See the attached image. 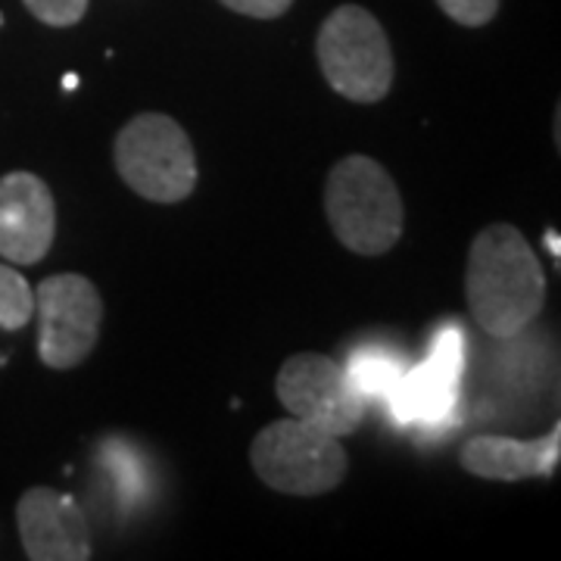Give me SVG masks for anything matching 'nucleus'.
Segmentation results:
<instances>
[{"mask_svg":"<svg viewBox=\"0 0 561 561\" xmlns=\"http://www.w3.org/2000/svg\"><path fill=\"white\" fill-rule=\"evenodd\" d=\"M437 3L449 20L468 28H481L500 13V0H437Z\"/></svg>","mask_w":561,"mask_h":561,"instance_id":"2eb2a0df","label":"nucleus"},{"mask_svg":"<svg viewBox=\"0 0 561 561\" xmlns=\"http://www.w3.org/2000/svg\"><path fill=\"white\" fill-rule=\"evenodd\" d=\"M250 465L265 486L287 496L331 493L350 471L341 437H331L294 415L262 427L250 446Z\"/></svg>","mask_w":561,"mask_h":561,"instance_id":"39448f33","label":"nucleus"},{"mask_svg":"<svg viewBox=\"0 0 561 561\" xmlns=\"http://www.w3.org/2000/svg\"><path fill=\"white\" fill-rule=\"evenodd\" d=\"M280 405L331 437H350L365 419V397L353 387L346 368L321 353H300L280 365L275 378Z\"/></svg>","mask_w":561,"mask_h":561,"instance_id":"0eeeda50","label":"nucleus"},{"mask_svg":"<svg viewBox=\"0 0 561 561\" xmlns=\"http://www.w3.org/2000/svg\"><path fill=\"white\" fill-rule=\"evenodd\" d=\"M38 316V356L47 368L69 371L91 356L101 341L103 300L94 280L60 272L35 290Z\"/></svg>","mask_w":561,"mask_h":561,"instance_id":"423d86ee","label":"nucleus"},{"mask_svg":"<svg viewBox=\"0 0 561 561\" xmlns=\"http://www.w3.org/2000/svg\"><path fill=\"white\" fill-rule=\"evenodd\" d=\"M346 375H350L353 387L368 400L371 393L381 397V393H393L400 387L402 362L387 353H359L346 365Z\"/></svg>","mask_w":561,"mask_h":561,"instance_id":"f8f14e48","label":"nucleus"},{"mask_svg":"<svg viewBox=\"0 0 561 561\" xmlns=\"http://www.w3.org/2000/svg\"><path fill=\"white\" fill-rule=\"evenodd\" d=\"M321 76L353 103H381L397 76L383 25L365 7L343 3L321 22L316 38Z\"/></svg>","mask_w":561,"mask_h":561,"instance_id":"7ed1b4c3","label":"nucleus"},{"mask_svg":"<svg viewBox=\"0 0 561 561\" xmlns=\"http://www.w3.org/2000/svg\"><path fill=\"white\" fill-rule=\"evenodd\" d=\"M461 371V337L456 331H443L427 365H421L419 371H412L409 378H402L400 387L393 390L397 397V415L405 419L437 421L449 412L453 397H456V383Z\"/></svg>","mask_w":561,"mask_h":561,"instance_id":"9b49d317","label":"nucleus"},{"mask_svg":"<svg viewBox=\"0 0 561 561\" xmlns=\"http://www.w3.org/2000/svg\"><path fill=\"white\" fill-rule=\"evenodd\" d=\"M465 297L474 324H481L496 341L518 337L540 316L546 302V272L515 225H486L471 241Z\"/></svg>","mask_w":561,"mask_h":561,"instance_id":"f257e3e1","label":"nucleus"},{"mask_svg":"<svg viewBox=\"0 0 561 561\" xmlns=\"http://www.w3.org/2000/svg\"><path fill=\"white\" fill-rule=\"evenodd\" d=\"M324 213L337 241L356 256H383L402 238L400 187L381 162L353 153L324 181Z\"/></svg>","mask_w":561,"mask_h":561,"instance_id":"f03ea898","label":"nucleus"},{"mask_svg":"<svg viewBox=\"0 0 561 561\" xmlns=\"http://www.w3.org/2000/svg\"><path fill=\"white\" fill-rule=\"evenodd\" d=\"M22 3L35 20L54 28L76 25L88 13V0H22Z\"/></svg>","mask_w":561,"mask_h":561,"instance_id":"4468645a","label":"nucleus"},{"mask_svg":"<svg viewBox=\"0 0 561 561\" xmlns=\"http://www.w3.org/2000/svg\"><path fill=\"white\" fill-rule=\"evenodd\" d=\"M219 3L250 20H278L294 7V0H219Z\"/></svg>","mask_w":561,"mask_h":561,"instance_id":"dca6fc26","label":"nucleus"},{"mask_svg":"<svg viewBox=\"0 0 561 561\" xmlns=\"http://www.w3.org/2000/svg\"><path fill=\"white\" fill-rule=\"evenodd\" d=\"M57 238V206L50 187L32 172L0 179V256L13 265H35Z\"/></svg>","mask_w":561,"mask_h":561,"instance_id":"1a4fd4ad","label":"nucleus"},{"mask_svg":"<svg viewBox=\"0 0 561 561\" xmlns=\"http://www.w3.org/2000/svg\"><path fill=\"white\" fill-rule=\"evenodd\" d=\"M0 22H3V16H0Z\"/></svg>","mask_w":561,"mask_h":561,"instance_id":"f3484780","label":"nucleus"},{"mask_svg":"<svg viewBox=\"0 0 561 561\" xmlns=\"http://www.w3.org/2000/svg\"><path fill=\"white\" fill-rule=\"evenodd\" d=\"M116 172L150 203H181L197 187V153L172 116L140 113L116 135Z\"/></svg>","mask_w":561,"mask_h":561,"instance_id":"20e7f679","label":"nucleus"},{"mask_svg":"<svg viewBox=\"0 0 561 561\" xmlns=\"http://www.w3.org/2000/svg\"><path fill=\"white\" fill-rule=\"evenodd\" d=\"M35 316V290L25 275L10 265H0V328L20 331Z\"/></svg>","mask_w":561,"mask_h":561,"instance_id":"ddd939ff","label":"nucleus"},{"mask_svg":"<svg viewBox=\"0 0 561 561\" xmlns=\"http://www.w3.org/2000/svg\"><path fill=\"white\" fill-rule=\"evenodd\" d=\"M561 427L556 424L549 437L540 440H512L481 434L461 446V468L481 481L515 483L527 478H549L559 465Z\"/></svg>","mask_w":561,"mask_h":561,"instance_id":"9d476101","label":"nucleus"},{"mask_svg":"<svg viewBox=\"0 0 561 561\" xmlns=\"http://www.w3.org/2000/svg\"><path fill=\"white\" fill-rule=\"evenodd\" d=\"M16 524L22 549L32 561H88L94 556L81 505L50 486H32L22 493Z\"/></svg>","mask_w":561,"mask_h":561,"instance_id":"6e6552de","label":"nucleus"}]
</instances>
